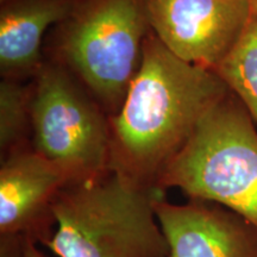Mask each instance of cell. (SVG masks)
<instances>
[{
	"label": "cell",
	"mask_w": 257,
	"mask_h": 257,
	"mask_svg": "<svg viewBox=\"0 0 257 257\" xmlns=\"http://www.w3.org/2000/svg\"><path fill=\"white\" fill-rule=\"evenodd\" d=\"M35 78L31 147L68 170L75 182L105 174L110 126L101 106L60 63H43Z\"/></svg>",
	"instance_id": "5"
},
{
	"label": "cell",
	"mask_w": 257,
	"mask_h": 257,
	"mask_svg": "<svg viewBox=\"0 0 257 257\" xmlns=\"http://www.w3.org/2000/svg\"><path fill=\"white\" fill-rule=\"evenodd\" d=\"M156 214L168 257H257V226L210 201L173 204L161 198Z\"/></svg>",
	"instance_id": "8"
},
{
	"label": "cell",
	"mask_w": 257,
	"mask_h": 257,
	"mask_svg": "<svg viewBox=\"0 0 257 257\" xmlns=\"http://www.w3.org/2000/svg\"><path fill=\"white\" fill-rule=\"evenodd\" d=\"M5 2H8V0H2V3H5Z\"/></svg>",
	"instance_id": "15"
},
{
	"label": "cell",
	"mask_w": 257,
	"mask_h": 257,
	"mask_svg": "<svg viewBox=\"0 0 257 257\" xmlns=\"http://www.w3.org/2000/svg\"><path fill=\"white\" fill-rule=\"evenodd\" d=\"M60 25V64L102 110L117 113L140 69L152 31L147 0H75Z\"/></svg>",
	"instance_id": "4"
},
{
	"label": "cell",
	"mask_w": 257,
	"mask_h": 257,
	"mask_svg": "<svg viewBox=\"0 0 257 257\" xmlns=\"http://www.w3.org/2000/svg\"><path fill=\"white\" fill-rule=\"evenodd\" d=\"M255 124L230 92L208 111L163 169L157 188H178L191 200L214 202L257 226Z\"/></svg>",
	"instance_id": "3"
},
{
	"label": "cell",
	"mask_w": 257,
	"mask_h": 257,
	"mask_svg": "<svg viewBox=\"0 0 257 257\" xmlns=\"http://www.w3.org/2000/svg\"><path fill=\"white\" fill-rule=\"evenodd\" d=\"M154 35L179 59L216 70L248 23V0H147Z\"/></svg>",
	"instance_id": "6"
},
{
	"label": "cell",
	"mask_w": 257,
	"mask_h": 257,
	"mask_svg": "<svg viewBox=\"0 0 257 257\" xmlns=\"http://www.w3.org/2000/svg\"><path fill=\"white\" fill-rule=\"evenodd\" d=\"M25 242V253L27 257H49L42 251L40 245L30 239H24Z\"/></svg>",
	"instance_id": "13"
},
{
	"label": "cell",
	"mask_w": 257,
	"mask_h": 257,
	"mask_svg": "<svg viewBox=\"0 0 257 257\" xmlns=\"http://www.w3.org/2000/svg\"><path fill=\"white\" fill-rule=\"evenodd\" d=\"M0 257H27L23 237L0 234Z\"/></svg>",
	"instance_id": "12"
},
{
	"label": "cell",
	"mask_w": 257,
	"mask_h": 257,
	"mask_svg": "<svg viewBox=\"0 0 257 257\" xmlns=\"http://www.w3.org/2000/svg\"><path fill=\"white\" fill-rule=\"evenodd\" d=\"M229 93L214 70L176 57L150 31L123 104L108 117V170L157 188L163 169Z\"/></svg>",
	"instance_id": "1"
},
{
	"label": "cell",
	"mask_w": 257,
	"mask_h": 257,
	"mask_svg": "<svg viewBox=\"0 0 257 257\" xmlns=\"http://www.w3.org/2000/svg\"><path fill=\"white\" fill-rule=\"evenodd\" d=\"M257 124V16L245 28L214 70Z\"/></svg>",
	"instance_id": "10"
},
{
	"label": "cell",
	"mask_w": 257,
	"mask_h": 257,
	"mask_svg": "<svg viewBox=\"0 0 257 257\" xmlns=\"http://www.w3.org/2000/svg\"><path fill=\"white\" fill-rule=\"evenodd\" d=\"M75 180L72 174L32 147L2 157L0 234H16L46 246L55 231L53 205Z\"/></svg>",
	"instance_id": "7"
},
{
	"label": "cell",
	"mask_w": 257,
	"mask_h": 257,
	"mask_svg": "<svg viewBox=\"0 0 257 257\" xmlns=\"http://www.w3.org/2000/svg\"><path fill=\"white\" fill-rule=\"evenodd\" d=\"M248 3H249L250 11H251V14L257 16V0H248Z\"/></svg>",
	"instance_id": "14"
},
{
	"label": "cell",
	"mask_w": 257,
	"mask_h": 257,
	"mask_svg": "<svg viewBox=\"0 0 257 257\" xmlns=\"http://www.w3.org/2000/svg\"><path fill=\"white\" fill-rule=\"evenodd\" d=\"M165 193L112 170L72 182L53 205L56 226L46 248L59 257H168L155 208Z\"/></svg>",
	"instance_id": "2"
},
{
	"label": "cell",
	"mask_w": 257,
	"mask_h": 257,
	"mask_svg": "<svg viewBox=\"0 0 257 257\" xmlns=\"http://www.w3.org/2000/svg\"><path fill=\"white\" fill-rule=\"evenodd\" d=\"M32 88L18 80L5 79L0 83V149L2 157L25 146L31 127Z\"/></svg>",
	"instance_id": "11"
},
{
	"label": "cell",
	"mask_w": 257,
	"mask_h": 257,
	"mask_svg": "<svg viewBox=\"0 0 257 257\" xmlns=\"http://www.w3.org/2000/svg\"><path fill=\"white\" fill-rule=\"evenodd\" d=\"M75 0H8L0 12V68L5 79L36 75L46 31L61 23Z\"/></svg>",
	"instance_id": "9"
}]
</instances>
